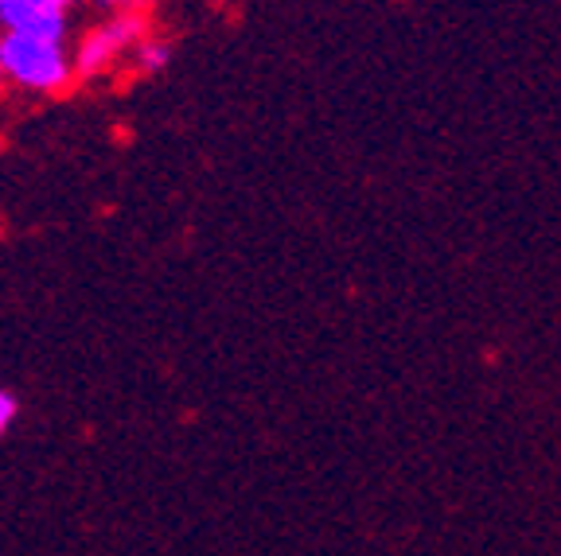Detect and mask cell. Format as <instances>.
Wrapping results in <instances>:
<instances>
[{
  "mask_svg": "<svg viewBox=\"0 0 561 556\" xmlns=\"http://www.w3.org/2000/svg\"><path fill=\"white\" fill-rule=\"evenodd\" d=\"M0 35H4V32H0Z\"/></svg>",
  "mask_w": 561,
  "mask_h": 556,
  "instance_id": "8",
  "label": "cell"
},
{
  "mask_svg": "<svg viewBox=\"0 0 561 556\" xmlns=\"http://www.w3.org/2000/svg\"><path fill=\"white\" fill-rule=\"evenodd\" d=\"M16 417H20V401H16V393L0 390V436H4L12 425H16Z\"/></svg>",
  "mask_w": 561,
  "mask_h": 556,
  "instance_id": "5",
  "label": "cell"
},
{
  "mask_svg": "<svg viewBox=\"0 0 561 556\" xmlns=\"http://www.w3.org/2000/svg\"><path fill=\"white\" fill-rule=\"evenodd\" d=\"M75 74V55L62 44L35 39V35L4 32L0 35V82L27 94H62Z\"/></svg>",
  "mask_w": 561,
  "mask_h": 556,
  "instance_id": "1",
  "label": "cell"
},
{
  "mask_svg": "<svg viewBox=\"0 0 561 556\" xmlns=\"http://www.w3.org/2000/svg\"><path fill=\"white\" fill-rule=\"evenodd\" d=\"M98 9L105 12V16H129V12H140L149 0H94Z\"/></svg>",
  "mask_w": 561,
  "mask_h": 556,
  "instance_id": "6",
  "label": "cell"
},
{
  "mask_svg": "<svg viewBox=\"0 0 561 556\" xmlns=\"http://www.w3.org/2000/svg\"><path fill=\"white\" fill-rule=\"evenodd\" d=\"M0 32L35 35V39H67V12L55 0H0Z\"/></svg>",
  "mask_w": 561,
  "mask_h": 556,
  "instance_id": "3",
  "label": "cell"
},
{
  "mask_svg": "<svg viewBox=\"0 0 561 556\" xmlns=\"http://www.w3.org/2000/svg\"><path fill=\"white\" fill-rule=\"evenodd\" d=\"M55 4H59L62 12H70V9H75V4H82V0H55Z\"/></svg>",
  "mask_w": 561,
  "mask_h": 556,
  "instance_id": "7",
  "label": "cell"
},
{
  "mask_svg": "<svg viewBox=\"0 0 561 556\" xmlns=\"http://www.w3.org/2000/svg\"><path fill=\"white\" fill-rule=\"evenodd\" d=\"M145 39H149V24H145L140 12L105 16L102 24L90 27L79 39V47H75V74H79V79H98V74H105L117 59L137 51Z\"/></svg>",
  "mask_w": 561,
  "mask_h": 556,
  "instance_id": "2",
  "label": "cell"
},
{
  "mask_svg": "<svg viewBox=\"0 0 561 556\" xmlns=\"http://www.w3.org/2000/svg\"><path fill=\"white\" fill-rule=\"evenodd\" d=\"M133 67H137V74H160V70L168 67V59H172V47L164 44V39H145V44L133 51Z\"/></svg>",
  "mask_w": 561,
  "mask_h": 556,
  "instance_id": "4",
  "label": "cell"
}]
</instances>
